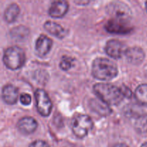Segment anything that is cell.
Returning <instances> with one entry per match:
<instances>
[{"mask_svg": "<svg viewBox=\"0 0 147 147\" xmlns=\"http://www.w3.org/2000/svg\"><path fill=\"white\" fill-rule=\"evenodd\" d=\"M93 91L100 100L109 106L119 104L124 97L121 88L109 83H96L93 86Z\"/></svg>", "mask_w": 147, "mask_h": 147, "instance_id": "cell-1", "label": "cell"}, {"mask_svg": "<svg viewBox=\"0 0 147 147\" xmlns=\"http://www.w3.org/2000/svg\"><path fill=\"white\" fill-rule=\"evenodd\" d=\"M119 73L118 66L109 59L98 57L92 65V75L100 80L108 81L115 78Z\"/></svg>", "mask_w": 147, "mask_h": 147, "instance_id": "cell-2", "label": "cell"}, {"mask_svg": "<svg viewBox=\"0 0 147 147\" xmlns=\"http://www.w3.org/2000/svg\"><path fill=\"white\" fill-rule=\"evenodd\" d=\"M3 62L7 68L15 70L23 66L25 62V53L21 47L11 46L6 49L3 56Z\"/></svg>", "mask_w": 147, "mask_h": 147, "instance_id": "cell-3", "label": "cell"}, {"mask_svg": "<svg viewBox=\"0 0 147 147\" xmlns=\"http://www.w3.org/2000/svg\"><path fill=\"white\" fill-rule=\"evenodd\" d=\"M93 123L90 116L84 114H79L72 120V129L77 137L82 138L87 136L88 132L93 129Z\"/></svg>", "mask_w": 147, "mask_h": 147, "instance_id": "cell-4", "label": "cell"}, {"mask_svg": "<svg viewBox=\"0 0 147 147\" xmlns=\"http://www.w3.org/2000/svg\"><path fill=\"white\" fill-rule=\"evenodd\" d=\"M37 109L42 116H48L53 109V103L48 94L43 89H37L34 92Z\"/></svg>", "mask_w": 147, "mask_h": 147, "instance_id": "cell-5", "label": "cell"}, {"mask_svg": "<svg viewBox=\"0 0 147 147\" xmlns=\"http://www.w3.org/2000/svg\"><path fill=\"white\" fill-rule=\"evenodd\" d=\"M107 12L113 19L129 21L131 18V10L124 3L120 1H113L107 6Z\"/></svg>", "mask_w": 147, "mask_h": 147, "instance_id": "cell-6", "label": "cell"}, {"mask_svg": "<svg viewBox=\"0 0 147 147\" xmlns=\"http://www.w3.org/2000/svg\"><path fill=\"white\" fill-rule=\"evenodd\" d=\"M105 29L109 32L119 34H126L133 30V27L129 24V21L113 18L106 23Z\"/></svg>", "mask_w": 147, "mask_h": 147, "instance_id": "cell-7", "label": "cell"}, {"mask_svg": "<svg viewBox=\"0 0 147 147\" xmlns=\"http://www.w3.org/2000/svg\"><path fill=\"white\" fill-rule=\"evenodd\" d=\"M126 49L123 42L118 40H110L107 42L105 47L106 53L113 59H119L125 53Z\"/></svg>", "mask_w": 147, "mask_h": 147, "instance_id": "cell-8", "label": "cell"}, {"mask_svg": "<svg viewBox=\"0 0 147 147\" xmlns=\"http://www.w3.org/2000/svg\"><path fill=\"white\" fill-rule=\"evenodd\" d=\"M53 41L45 34H40L35 42V50L40 57H45L50 51Z\"/></svg>", "mask_w": 147, "mask_h": 147, "instance_id": "cell-9", "label": "cell"}, {"mask_svg": "<svg viewBox=\"0 0 147 147\" xmlns=\"http://www.w3.org/2000/svg\"><path fill=\"white\" fill-rule=\"evenodd\" d=\"M68 9L67 1L64 0L53 1L49 8V14L54 18H61L67 12Z\"/></svg>", "mask_w": 147, "mask_h": 147, "instance_id": "cell-10", "label": "cell"}, {"mask_svg": "<svg viewBox=\"0 0 147 147\" xmlns=\"http://www.w3.org/2000/svg\"><path fill=\"white\" fill-rule=\"evenodd\" d=\"M37 122L34 118L30 116H25L22 118L17 123V126L18 130L24 134H30L34 132L37 129Z\"/></svg>", "mask_w": 147, "mask_h": 147, "instance_id": "cell-11", "label": "cell"}, {"mask_svg": "<svg viewBox=\"0 0 147 147\" xmlns=\"http://www.w3.org/2000/svg\"><path fill=\"white\" fill-rule=\"evenodd\" d=\"M124 54L128 61L134 65L141 64L145 57V53L144 50L141 47L136 46L127 48Z\"/></svg>", "mask_w": 147, "mask_h": 147, "instance_id": "cell-12", "label": "cell"}, {"mask_svg": "<svg viewBox=\"0 0 147 147\" xmlns=\"http://www.w3.org/2000/svg\"><path fill=\"white\" fill-rule=\"evenodd\" d=\"M89 106H90L91 110L102 116H109L112 112L109 105L105 103L101 100L91 99L89 102Z\"/></svg>", "mask_w": 147, "mask_h": 147, "instance_id": "cell-13", "label": "cell"}, {"mask_svg": "<svg viewBox=\"0 0 147 147\" xmlns=\"http://www.w3.org/2000/svg\"><path fill=\"white\" fill-rule=\"evenodd\" d=\"M2 98L7 104H15L18 99V90L14 86L7 85L2 89Z\"/></svg>", "mask_w": 147, "mask_h": 147, "instance_id": "cell-14", "label": "cell"}, {"mask_svg": "<svg viewBox=\"0 0 147 147\" xmlns=\"http://www.w3.org/2000/svg\"><path fill=\"white\" fill-rule=\"evenodd\" d=\"M44 27L49 33L53 35L62 39L65 37L67 34V30H65L60 24L52 21L45 22L44 24Z\"/></svg>", "mask_w": 147, "mask_h": 147, "instance_id": "cell-15", "label": "cell"}, {"mask_svg": "<svg viewBox=\"0 0 147 147\" xmlns=\"http://www.w3.org/2000/svg\"><path fill=\"white\" fill-rule=\"evenodd\" d=\"M20 7L15 3H12L8 6L4 11V20L8 23H11L16 20L20 14Z\"/></svg>", "mask_w": 147, "mask_h": 147, "instance_id": "cell-16", "label": "cell"}, {"mask_svg": "<svg viewBox=\"0 0 147 147\" xmlns=\"http://www.w3.org/2000/svg\"><path fill=\"white\" fill-rule=\"evenodd\" d=\"M134 96L139 103L147 105V84L139 85L136 88Z\"/></svg>", "mask_w": 147, "mask_h": 147, "instance_id": "cell-17", "label": "cell"}, {"mask_svg": "<svg viewBox=\"0 0 147 147\" xmlns=\"http://www.w3.org/2000/svg\"><path fill=\"white\" fill-rule=\"evenodd\" d=\"M136 131L140 134L147 133V115H141L136 118L134 123Z\"/></svg>", "mask_w": 147, "mask_h": 147, "instance_id": "cell-18", "label": "cell"}, {"mask_svg": "<svg viewBox=\"0 0 147 147\" xmlns=\"http://www.w3.org/2000/svg\"><path fill=\"white\" fill-rule=\"evenodd\" d=\"M29 30L24 26H19L13 28L11 31V34L16 38H24L28 34Z\"/></svg>", "mask_w": 147, "mask_h": 147, "instance_id": "cell-19", "label": "cell"}, {"mask_svg": "<svg viewBox=\"0 0 147 147\" xmlns=\"http://www.w3.org/2000/svg\"><path fill=\"white\" fill-rule=\"evenodd\" d=\"M73 61H74V59L73 57H68V56H63L60 63V67L63 70L67 71L72 67Z\"/></svg>", "mask_w": 147, "mask_h": 147, "instance_id": "cell-20", "label": "cell"}, {"mask_svg": "<svg viewBox=\"0 0 147 147\" xmlns=\"http://www.w3.org/2000/svg\"><path fill=\"white\" fill-rule=\"evenodd\" d=\"M20 100L22 104L24 105V106H28V105H30L31 103L32 98L30 96V95L27 94V93H22L20 96Z\"/></svg>", "mask_w": 147, "mask_h": 147, "instance_id": "cell-21", "label": "cell"}, {"mask_svg": "<svg viewBox=\"0 0 147 147\" xmlns=\"http://www.w3.org/2000/svg\"><path fill=\"white\" fill-rule=\"evenodd\" d=\"M29 147H50L47 142L42 140H36L33 142Z\"/></svg>", "mask_w": 147, "mask_h": 147, "instance_id": "cell-22", "label": "cell"}, {"mask_svg": "<svg viewBox=\"0 0 147 147\" xmlns=\"http://www.w3.org/2000/svg\"><path fill=\"white\" fill-rule=\"evenodd\" d=\"M120 88L121 90L122 93H123L124 97L130 98L131 96V90L129 88L126 87V86H123V87Z\"/></svg>", "mask_w": 147, "mask_h": 147, "instance_id": "cell-23", "label": "cell"}, {"mask_svg": "<svg viewBox=\"0 0 147 147\" xmlns=\"http://www.w3.org/2000/svg\"><path fill=\"white\" fill-rule=\"evenodd\" d=\"M113 147H129L128 145L125 144H117L115 145Z\"/></svg>", "mask_w": 147, "mask_h": 147, "instance_id": "cell-24", "label": "cell"}, {"mask_svg": "<svg viewBox=\"0 0 147 147\" xmlns=\"http://www.w3.org/2000/svg\"><path fill=\"white\" fill-rule=\"evenodd\" d=\"M76 3H77V4H87L89 3V1H76Z\"/></svg>", "mask_w": 147, "mask_h": 147, "instance_id": "cell-25", "label": "cell"}, {"mask_svg": "<svg viewBox=\"0 0 147 147\" xmlns=\"http://www.w3.org/2000/svg\"><path fill=\"white\" fill-rule=\"evenodd\" d=\"M141 147H147V142H146V143L143 144L141 146Z\"/></svg>", "mask_w": 147, "mask_h": 147, "instance_id": "cell-26", "label": "cell"}, {"mask_svg": "<svg viewBox=\"0 0 147 147\" xmlns=\"http://www.w3.org/2000/svg\"><path fill=\"white\" fill-rule=\"evenodd\" d=\"M146 9L147 10V1L146 2Z\"/></svg>", "mask_w": 147, "mask_h": 147, "instance_id": "cell-27", "label": "cell"}]
</instances>
